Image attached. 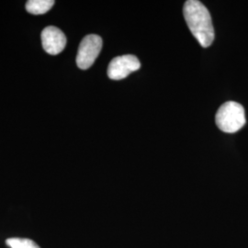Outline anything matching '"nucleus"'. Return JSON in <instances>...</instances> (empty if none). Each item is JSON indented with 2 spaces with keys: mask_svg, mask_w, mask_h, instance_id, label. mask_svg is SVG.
I'll return each mask as SVG.
<instances>
[{
  "mask_svg": "<svg viewBox=\"0 0 248 248\" xmlns=\"http://www.w3.org/2000/svg\"><path fill=\"white\" fill-rule=\"evenodd\" d=\"M53 0H30L26 3L27 11L33 15H42L53 8Z\"/></svg>",
  "mask_w": 248,
  "mask_h": 248,
  "instance_id": "6",
  "label": "nucleus"
},
{
  "mask_svg": "<svg viewBox=\"0 0 248 248\" xmlns=\"http://www.w3.org/2000/svg\"><path fill=\"white\" fill-rule=\"evenodd\" d=\"M6 243L10 248H41L34 241L28 238L13 237L7 239Z\"/></svg>",
  "mask_w": 248,
  "mask_h": 248,
  "instance_id": "7",
  "label": "nucleus"
},
{
  "mask_svg": "<svg viewBox=\"0 0 248 248\" xmlns=\"http://www.w3.org/2000/svg\"><path fill=\"white\" fill-rule=\"evenodd\" d=\"M102 45L101 37L96 34H89L81 41L77 55V64L80 69H89L94 63L102 49Z\"/></svg>",
  "mask_w": 248,
  "mask_h": 248,
  "instance_id": "3",
  "label": "nucleus"
},
{
  "mask_svg": "<svg viewBox=\"0 0 248 248\" xmlns=\"http://www.w3.org/2000/svg\"><path fill=\"white\" fill-rule=\"evenodd\" d=\"M215 122L218 128L227 133L238 132L246 124L245 108L239 103L228 101L218 109Z\"/></svg>",
  "mask_w": 248,
  "mask_h": 248,
  "instance_id": "2",
  "label": "nucleus"
},
{
  "mask_svg": "<svg viewBox=\"0 0 248 248\" xmlns=\"http://www.w3.org/2000/svg\"><path fill=\"white\" fill-rule=\"evenodd\" d=\"M187 27L199 44L204 48L209 47L214 41V29L209 10L197 0H187L183 9Z\"/></svg>",
  "mask_w": 248,
  "mask_h": 248,
  "instance_id": "1",
  "label": "nucleus"
},
{
  "mask_svg": "<svg viewBox=\"0 0 248 248\" xmlns=\"http://www.w3.org/2000/svg\"><path fill=\"white\" fill-rule=\"evenodd\" d=\"M141 67V62L133 54L117 56L111 60L108 67V76L110 79L121 80Z\"/></svg>",
  "mask_w": 248,
  "mask_h": 248,
  "instance_id": "4",
  "label": "nucleus"
},
{
  "mask_svg": "<svg viewBox=\"0 0 248 248\" xmlns=\"http://www.w3.org/2000/svg\"><path fill=\"white\" fill-rule=\"evenodd\" d=\"M42 44L45 52L51 55L62 53L66 45V37L62 31L54 26L45 28L42 32Z\"/></svg>",
  "mask_w": 248,
  "mask_h": 248,
  "instance_id": "5",
  "label": "nucleus"
}]
</instances>
